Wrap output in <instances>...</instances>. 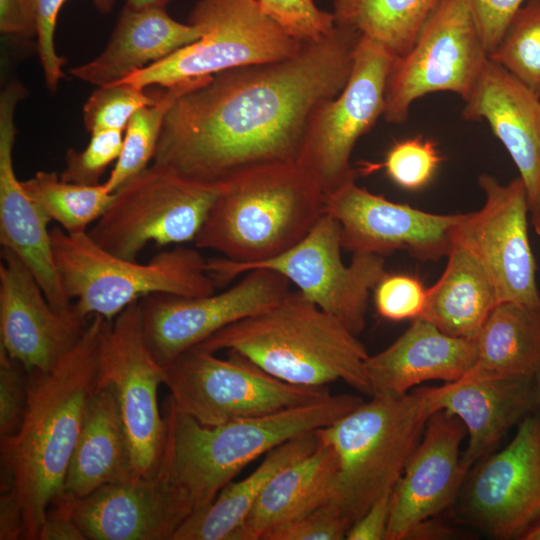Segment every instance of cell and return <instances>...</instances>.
Listing matches in <instances>:
<instances>
[{
    "mask_svg": "<svg viewBox=\"0 0 540 540\" xmlns=\"http://www.w3.org/2000/svg\"><path fill=\"white\" fill-rule=\"evenodd\" d=\"M232 287L201 297L153 294L140 300L148 346L164 367L221 329L261 313L291 291L281 274L257 268Z\"/></svg>",
    "mask_w": 540,
    "mask_h": 540,
    "instance_id": "obj_14",
    "label": "cell"
},
{
    "mask_svg": "<svg viewBox=\"0 0 540 540\" xmlns=\"http://www.w3.org/2000/svg\"><path fill=\"white\" fill-rule=\"evenodd\" d=\"M324 213L340 225L343 249L383 256L397 250L427 262L447 256L464 213L435 214L392 202L351 181L326 196Z\"/></svg>",
    "mask_w": 540,
    "mask_h": 540,
    "instance_id": "obj_17",
    "label": "cell"
},
{
    "mask_svg": "<svg viewBox=\"0 0 540 540\" xmlns=\"http://www.w3.org/2000/svg\"><path fill=\"white\" fill-rule=\"evenodd\" d=\"M447 257L442 275L427 288L420 318L448 335L475 341L500 303L498 295L482 265L464 245L453 241Z\"/></svg>",
    "mask_w": 540,
    "mask_h": 540,
    "instance_id": "obj_29",
    "label": "cell"
},
{
    "mask_svg": "<svg viewBox=\"0 0 540 540\" xmlns=\"http://www.w3.org/2000/svg\"><path fill=\"white\" fill-rule=\"evenodd\" d=\"M91 319V318H90ZM90 319L57 311L27 266L2 248L0 346L27 372H46L73 348Z\"/></svg>",
    "mask_w": 540,
    "mask_h": 540,
    "instance_id": "obj_19",
    "label": "cell"
},
{
    "mask_svg": "<svg viewBox=\"0 0 540 540\" xmlns=\"http://www.w3.org/2000/svg\"><path fill=\"white\" fill-rule=\"evenodd\" d=\"M319 443L315 430L275 447L245 479L230 482L209 505L193 513L176 531L173 540H236L246 517L271 478L312 453Z\"/></svg>",
    "mask_w": 540,
    "mask_h": 540,
    "instance_id": "obj_30",
    "label": "cell"
},
{
    "mask_svg": "<svg viewBox=\"0 0 540 540\" xmlns=\"http://www.w3.org/2000/svg\"><path fill=\"white\" fill-rule=\"evenodd\" d=\"M132 479L130 444L116 394L110 385L98 384L87 403L63 489L56 499L78 500L104 485Z\"/></svg>",
    "mask_w": 540,
    "mask_h": 540,
    "instance_id": "obj_27",
    "label": "cell"
},
{
    "mask_svg": "<svg viewBox=\"0 0 540 540\" xmlns=\"http://www.w3.org/2000/svg\"><path fill=\"white\" fill-rule=\"evenodd\" d=\"M524 540H540V520L531 526L522 536Z\"/></svg>",
    "mask_w": 540,
    "mask_h": 540,
    "instance_id": "obj_49",
    "label": "cell"
},
{
    "mask_svg": "<svg viewBox=\"0 0 540 540\" xmlns=\"http://www.w3.org/2000/svg\"><path fill=\"white\" fill-rule=\"evenodd\" d=\"M0 31L6 35L36 36L34 0H0Z\"/></svg>",
    "mask_w": 540,
    "mask_h": 540,
    "instance_id": "obj_46",
    "label": "cell"
},
{
    "mask_svg": "<svg viewBox=\"0 0 540 540\" xmlns=\"http://www.w3.org/2000/svg\"><path fill=\"white\" fill-rule=\"evenodd\" d=\"M27 400V371L0 346V438L18 429Z\"/></svg>",
    "mask_w": 540,
    "mask_h": 540,
    "instance_id": "obj_43",
    "label": "cell"
},
{
    "mask_svg": "<svg viewBox=\"0 0 540 540\" xmlns=\"http://www.w3.org/2000/svg\"><path fill=\"white\" fill-rule=\"evenodd\" d=\"M481 461L465 486V514L495 538L523 536L540 520V416L526 415L512 441Z\"/></svg>",
    "mask_w": 540,
    "mask_h": 540,
    "instance_id": "obj_18",
    "label": "cell"
},
{
    "mask_svg": "<svg viewBox=\"0 0 540 540\" xmlns=\"http://www.w3.org/2000/svg\"><path fill=\"white\" fill-rule=\"evenodd\" d=\"M363 400L331 395L276 413L205 426L179 410L167 397L163 405L166 434L156 473L183 496L192 514L209 505L250 462L301 435L327 427Z\"/></svg>",
    "mask_w": 540,
    "mask_h": 540,
    "instance_id": "obj_4",
    "label": "cell"
},
{
    "mask_svg": "<svg viewBox=\"0 0 540 540\" xmlns=\"http://www.w3.org/2000/svg\"><path fill=\"white\" fill-rule=\"evenodd\" d=\"M212 76L177 83L157 93L156 101L137 110L124 131L121 153L105 187L111 193L137 175L153 160L165 116L181 95L207 83Z\"/></svg>",
    "mask_w": 540,
    "mask_h": 540,
    "instance_id": "obj_34",
    "label": "cell"
},
{
    "mask_svg": "<svg viewBox=\"0 0 540 540\" xmlns=\"http://www.w3.org/2000/svg\"><path fill=\"white\" fill-rule=\"evenodd\" d=\"M26 93L22 84L13 82L0 96V243L27 266L53 308L69 313L74 306L55 264L47 228L50 220L25 192L14 171V112Z\"/></svg>",
    "mask_w": 540,
    "mask_h": 540,
    "instance_id": "obj_22",
    "label": "cell"
},
{
    "mask_svg": "<svg viewBox=\"0 0 540 540\" xmlns=\"http://www.w3.org/2000/svg\"><path fill=\"white\" fill-rule=\"evenodd\" d=\"M86 539L173 540L192 510L159 473L104 485L84 498L65 501Z\"/></svg>",
    "mask_w": 540,
    "mask_h": 540,
    "instance_id": "obj_21",
    "label": "cell"
},
{
    "mask_svg": "<svg viewBox=\"0 0 540 540\" xmlns=\"http://www.w3.org/2000/svg\"><path fill=\"white\" fill-rule=\"evenodd\" d=\"M434 413L423 387L399 396H372L316 430L333 446L339 468L329 503L352 524L394 489Z\"/></svg>",
    "mask_w": 540,
    "mask_h": 540,
    "instance_id": "obj_6",
    "label": "cell"
},
{
    "mask_svg": "<svg viewBox=\"0 0 540 540\" xmlns=\"http://www.w3.org/2000/svg\"><path fill=\"white\" fill-rule=\"evenodd\" d=\"M373 292L378 314L390 321L418 319L426 305L427 288L409 274L386 272Z\"/></svg>",
    "mask_w": 540,
    "mask_h": 540,
    "instance_id": "obj_40",
    "label": "cell"
},
{
    "mask_svg": "<svg viewBox=\"0 0 540 540\" xmlns=\"http://www.w3.org/2000/svg\"><path fill=\"white\" fill-rule=\"evenodd\" d=\"M202 35L200 26L174 20L165 7H124L105 49L93 60L73 67L70 73L97 86L113 84Z\"/></svg>",
    "mask_w": 540,
    "mask_h": 540,
    "instance_id": "obj_26",
    "label": "cell"
},
{
    "mask_svg": "<svg viewBox=\"0 0 540 540\" xmlns=\"http://www.w3.org/2000/svg\"><path fill=\"white\" fill-rule=\"evenodd\" d=\"M441 161L436 144L418 136L395 142L386 154L383 167L397 186L417 191L431 182Z\"/></svg>",
    "mask_w": 540,
    "mask_h": 540,
    "instance_id": "obj_37",
    "label": "cell"
},
{
    "mask_svg": "<svg viewBox=\"0 0 540 540\" xmlns=\"http://www.w3.org/2000/svg\"><path fill=\"white\" fill-rule=\"evenodd\" d=\"M534 382H535V389H536L537 403H538L539 406H540V370H539V372L536 374V376H535V378H534Z\"/></svg>",
    "mask_w": 540,
    "mask_h": 540,
    "instance_id": "obj_51",
    "label": "cell"
},
{
    "mask_svg": "<svg viewBox=\"0 0 540 540\" xmlns=\"http://www.w3.org/2000/svg\"><path fill=\"white\" fill-rule=\"evenodd\" d=\"M533 381L462 377L439 387H423L434 412L444 410L464 424L468 442L462 464L468 473L528 415L537 402Z\"/></svg>",
    "mask_w": 540,
    "mask_h": 540,
    "instance_id": "obj_24",
    "label": "cell"
},
{
    "mask_svg": "<svg viewBox=\"0 0 540 540\" xmlns=\"http://www.w3.org/2000/svg\"><path fill=\"white\" fill-rule=\"evenodd\" d=\"M222 189L152 163L113 192L88 234L105 250L129 260H136L150 243L194 241Z\"/></svg>",
    "mask_w": 540,
    "mask_h": 540,
    "instance_id": "obj_10",
    "label": "cell"
},
{
    "mask_svg": "<svg viewBox=\"0 0 540 540\" xmlns=\"http://www.w3.org/2000/svg\"><path fill=\"white\" fill-rule=\"evenodd\" d=\"M156 98L157 95H148L144 89L125 82L99 86L84 104L85 128L90 133L99 130L123 132L133 114L153 104Z\"/></svg>",
    "mask_w": 540,
    "mask_h": 540,
    "instance_id": "obj_36",
    "label": "cell"
},
{
    "mask_svg": "<svg viewBox=\"0 0 540 540\" xmlns=\"http://www.w3.org/2000/svg\"><path fill=\"white\" fill-rule=\"evenodd\" d=\"M110 320L93 316L78 342L46 372H27L23 420L0 439V539L39 540L62 492L87 403L98 386L99 355Z\"/></svg>",
    "mask_w": 540,
    "mask_h": 540,
    "instance_id": "obj_2",
    "label": "cell"
},
{
    "mask_svg": "<svg viewBox=\"0 0 540 540\" xmlns=\"http://www.w3.org/2000/svg\"><path fill=\"white\" fill-rule=\"evenodd\" d=\"M222 359L195 346L165 367L169 398L205 426L259 417L311 404L332 394L328 386H301L280 380L244 356L227 351Z\"/></svg>",
    "mask_w": 540,
    "mask_h": 540,
    "instance_id": "obj_8",
    "label": "cell"
},
{
    "mask_svg": "<svg viewBox=\"0 0 540 540\" xmlns=\"http://www.w3.org/2000/svg\"><path fill=\"white\" fill-rule=\"evenodd\" d=\"M484 193L483 206L464 213L453 241L464 245L490 277L499 302H514L540 308L536 262L528 235L529 203L518 177L501 184L491 175L478 180Z\"/></svg>",
    "mask_w": 540,
    "mask_h": 540,
    "instance_id": "obj_15",
    "label": "cell"
},
{
    "mask_svg": "<svg viewBox=\"0 0 540 540\" xmlns=\"http://www.w3.org/2000/svg\"><path fill=\"white\" fill-rule=\"evenodd\" d=\"M395 56L361 36L341 92L313 111L297 164L327 196L355 181L350 159L355 144L383 116L389 71Z\"/></svg>",
    "mask_w": 540,
    "mask_h": 540,
    "instance_id": "obj_11",
    "label": "cell"
},
{
    "mask_svg": "<svg viewBox=\"0 0 540 540\" xmlns=\"http://www.w3.org/2000/svg\"><path fill=\"white\" fill-rule=\"evenodd\" d=\"M262 12L298 41H312L330 34L335 17L313 0H258Z\"/></svg>",
    "mask_w": 540,
    "mask_h": 540,
    "instance_id": "obj_39",
    "label": "cell"
},
{
    "mask_svg": "<svg viewBox=\"0 0 540 540\" xmlns=\"http://www.w3.org/2000/svg\"><path fill=\"white\" fill-rule=\"evenodd\" d=\"M188 23L202 28L200 39L119 82L141 89L169 87L239 66L288 58L302 42L266 16L258 0H198Z\"/></svg>",
    "mask_w": 540,
    "mask_h": 540,
    "instance_id": "obj_9",
    "label": "cell"
},
{
    "mask_svg": "<svg viewBox=\"0 0 540 540\" xmlns=\"http://www.w3.org/2000/svg\"><path fill=\"white\" fill-rule=\"evenodd\" d=\"M66 0H34L36 14L37 52L44 74L46 86L55 92L59 81L63 78L62 68L66 59L57 54L54 34L59 11ZM116 0H92L96 9L102 14L113 10Z\"/></svg>",
    "mask_w": 540,
    "mask_h": 540,
    "instance_id": "obj_41",
    "label": "cell"
},
{
    "mask_svg": "<svg viewBox=\"0 0 540 540\" xmlns=\"http://www.w3.org/2000/svg\"><path fill=\"white\" fill-rule=\"evenodd\" d=\"M440 0H334L335 23L401 56L414 44Z\"/></svg>",
    "mask_w": 540,
    "mask_h": 540,
    "instance_id": "obj_32",
    "label": "cell"
},
{
    "mask_svg": "<svg viewBox=\"0 0 540 540\" xmlns=\"http://www.w3.org/2000/svg\"><path fill=\"white\" fill-rule=\"evenodd\" d=\"M21 185L43 214L70 234L88 232L87 228L102 216L113 197L104 183H70L56 172L38 171L21 181Z\"/></svg>",
    "mask_w": 540,
    "mask_h": 540,
    "instance_id": "obj_33",
    "label": "cell"
},
{
    "mask_svg": "<svg viewBox=\"0 0 540 540\" xmlns=\"http://www.w3.org/2000/svg\"><path fill=\"white\" fill-rule=\"evenodd\" d=\"M39 540H86L74 521L69 506L59 500L50 505Z\"/></svg>",
    "mask_w": 540,
    "mask_h": 540,
    "instance_id": "obj_47",
    "label": "cell"
},
{
    "mask_svg": "<svg viewBox=\"0 0 540 540\" xmlns=\"http://www.w3.org/2000/svg\"><path fill=\"white\" fill-rule=\"evenodd\" d=\"M360 38L336 24L288 58L214 74L173 103L153 163L216 186L257 168L297 163L314 109L346 85Z\"/></svg>",
    "mask_w": 540,
    "mask_h": 540,
    "instance_id": "obj_1",
    "label": "cell"
},
{
    "mask_svg": "<svg viewBox=\"0 0 540 540\" xmlns=\"http://www.w3.org/2000/svg\"><path fill=\"white\" fill-rule=\"evenodd\" d=\"M467 435L461 420L444 410L428 419L422 438L393 489L386 540L416 536L431 526L458 495L469 474L460 447Z\"/></svg>",
    "mask_w": 540,
    "mask_h": 540,
    "instance_id": "obj_20",
    "label": "cell"
},
{
    "mask_svg": "<svg viewBox=\"0 0 540 540\" xmlns=\"http://www.w3.org/2000/svg\"><path fill=\"white\" fill-rule=\"evenodd\" d=\"M393 489L382 494L349 528L348 540H386Z\"/></svg>",
    "mask_w": 540,
    "mask_h": 540,
    "instance_id": "obj_45",
    "label": "cell"
},
{
    "mask_svg": "<svg viewBox=\"0 0 540 540\" xmlns=\"http://www.w3.org/2000/svg\"><path fill=\"white\" fill-rule=\"evenodd\" d=\"M351 527L331 503L285 522L268 531L262 540H341Z\"/></svg>",
    "mask_w": 540,
    "mask_h": 540,
    "instance_id": "obj_42",
    "label": "cell"
},
{
    "mask_svg": "<svg viewBox=\"0 0 540 540\" xmlns=\"http://www.w3.org/2000/svg\"><path fill=\"white\" fill-rule=\"evenodd\" d=\"M338 468L335 449L320 440L312 453L271 478L246 517L236 540H262L271 529L329 502Z\"/></svg>",
    "mask_w": 540,
    "mask_h": 540,
    "instance_id": "obj_28",
    "label": "cell"
},
{
    "mask_svg": "<svg viewBox=\"0 0 540 540\" xmlns=\"http://www.w3.org/2000/svg\"><path fill=\"white\" fill-rule=\"evenodd\" d=\"M170 0H126L125 7L130 9H140L146 7H166Z\"/></svg>",
    "mask_w": 540,
    "mask_h": 540,
    "instance_id": "obj_48",
    "label": "cell"
},
{
    "mask_svg": "<svg viewBox=\"0 0 540 540\" xmlns=\"http://www.w3.org/2000/svg\"><path fill=\"white\" fill-rule=\"evenodd\" d=\"M165 367L152 354L143 329L140 301L107 327L99 355L98 384L117 397L132 455L135 479L153 477L159 467L166 426L158 404Z\"/></svg>",
    "mask_w": 540,
    "mask_h": 540,
    "instance_id": "obj_13",
    "label": "cell"
},
{
    "mask_svg": "<svg viewBox=\"0 0 540 540\" xmlns=\"http://www.w3.org/2000/svg\"><path fill=\"white\" fill-rule=\"evenodd\" d=\"M325 199L297 163L251 170L223 186L194 246L222 255L207 267L216 285L226 284L303 240L325 214Z\"/></svg>",
    "mask_w": 540,
    "mask_h": 540,
    "instance_id": "obj_3",
    "label": "cell"
},
{
    "mask_svg": "<svg viewBox=\"0 0 540 540\" xmlns=\"http://www.w3.org/2000/svg\"><path fill=\"white\" fill-rule=\"evenodd\" d=\"M531 221L534 226L535 231L540 236V202L537 207L530 212Z\"/></svg>",
    "mask_w": 540,
    "mask_h": 540,
    "instance_id": "obj_50",
    "label": "cell"
},
{
    "mask_svg": "<svg viewBox=\"0 0 540 540\" xmlns=\"http://www.w3.org/2000/svg\"><path fill=\"white\" fill-rule=\"evenodd\" d=\"M51 241L62 286L86 319L99 315L112 321L146 296L201 297L217 286L196 247L175 245L140 263L110 253L88 232L70 234L54 227Z\"/></svg>",
    "mask_w": 540,
    "mask_h": 540,
    "instance_id": "obj_7",
    "label": "cell"
},
{
    "mask_svg": "<svg viewBox=\"0 0 540 540\" xmlns=\"http://www.w3.org/2000/svg\"><path fill=\"white\" fill-rule=\"evenodd\" d=\"M476 360V343L418 318L390 346L369 355L365 372L372 396H399L429 381L455 382Z\"/></svg>",
    "mask_w": 540,
    "mask_h": 540,
    "instance_id": "obj_25",
    "label": "cell"
},
{
    "mask_svg": "<svg viewBox=\"0 0 540 540\" xmlns=\"http://www.w3.org/2000/svg\"><path fill=\"white\" fill-rule=\"evenodd\" d=\"M91 134L82 151L68 149L66 164L60 174L63 181L80 185H98L108 165L117 160L123 145V132L99 130Z\"/></svg>",
    "mask_w": 540,
    "mask_h": 540,
    "instance_id": "obj_38",
    "label": "cell"
},
{
    "mask_svg": "<svg viewBox=\"0 0 540 540\" xmlns=\"http://www.w3.org/2000/svg\"><path fill=\"white\" fill-rule=\"evenodd\" d=\"M488 57L502 41L525 0H466Z\"/></svg>",
    "mask_w": 540,
    "mask_h": 540,
    "instance_id": "obj_44",
    "label": "cell"
},
{
    "mask_svg": "<svg viewBox=\"0 0 540 540\" xmlns=\"http://www.w3.org/2000/svg\"><path fill=\"white\" fill-rule=\"evenodd\" d=\"M342 249L339 223L324 214L298 244L245 272L266 268L281 274L309 301L358 335L365 327L369 296L387 272L385 260L379 255L354 254L345 264Z\"/></svg>",
    "mask_w": 540,
    "mask_h": 540,
    "instance_id": "obj_16",
    "label": "cell"
},
{
    "mask_svg": "<svg viewBox=\"0 0 540 540\" xmlns=\"http://www.w3.org/2000/svg\"><path fill=\"white\" fill-rule=\"evenodd\" d=\"M488 58L466 0H440L409 51L392 62L383 117L402 124L415 100L435 92L464 101Z\"/></svg>",
    "mask_w": 540,
    "mask_h": 540,
    "instance_id": "obj_12",
    "label": "cell"
},
{
    "mask_svg": "<svg viewBox=\"0 0 540 540\" xmlns=\"http://www.w3.org/2000/svg\"><path fill=\"white\" fill-rule=\"evenodd\" d=\"M464 103L463 118L486 120L508 151L531 212L540 202V98L488 58Z\"/></svg>",
    "mask_w": 540,
    "mask_h": 540,
    "instance_id": "obj_23",
    "label": "cell"
},
{
    "mask_svg": "<svg viewBox=\"0 0 540 540\" xmlns=\"http://www.w3.org/2000/svg\"><path fill=\"white\" fill-rule=\"evenodd\" d=\"M197 346L214 353L237 352L291 384L327 386L342 380L371 397L364 345L299 290H291L275 306L221 329Z\"/></svg>",
    "mask_w": 540,
    "mask_h": 540,
    "instance_id": "obj_5",
    "label": "cell"
},
{
    "mask_svg": "<svg viewBox=\"0 0 540 540\" xmlns=\"http://www.w3.org/2000/svg\"><path fill=\"white\" fill-rule=\"evenodd\" d=\"M475 343V363L463 377L534 380L540 370V308L499 303Z\"/></svg>",
    "mask_w": 540,
    "mask_h": 540,
    "instance_id": "obj_31",
    "label": "cell"
},
{
    "mask_svg": "<svg viewBox=\"0 0 540 540\" xmlns=\"http://www.w3.org/2000/svg\"><path fill=\"white\" fill-rule=\"evenodd\" d=\"M489 58L540 98V0L520 8Z\"/></svg>",
    "mask_w": 540,
    "mask_h": 540,
    "instance_id": "obj_35",
    "label": "cell"
}]
</instances>
